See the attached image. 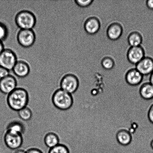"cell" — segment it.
Returning a JSON list of instances; mask_svg holds the SVG:
<instances>
[{"label": "cell", "instance_id": "cell-1", "mask_svg": "<svg viewBox=\"0 0 153 153\" xmlns=\"http://www.w3.org/2000/svg\"><path fill=\"white\" fill-rule=\"evenodd\" d=\"M7 104L13 111H19L27 107L28 102V95L26 90L17 88L7 95Z\"/></svg>", "mask_w": 153, "mask_h": 153}, {"label": "cell", "instance_id": "cell-2", "mask_svg": "<svg viewBox=\"0 0 153 153\" xmlns=\"http://www.w3.org/2000/svg\"><path fill=\"white\" fill-rule=\"evenodd\" d=\"M15 22L20 29H33L36 23L33 13L28 10L19 11L15 16Z\"/></svg>", "mask_w": 153, "mask_h": 153}, {"label": "cell", "instance_id": "cell-3", "mask_svg": "<svg viewBox=\"0 0 153 153\" xmlns=\"http://www.w3.org/2000/svg\"><path fill=\"white\" fill-rule=\"evenodd\" d=\"M52 102L58 109L66 110L72 106L73 99L71 94L59 88L55 91L52 97Z\"/></svg>", "mask_w": 153, "mask_h": 153}, {"label": "cell", "instance_id": "cell-4", "mask_svg": "<svg viewBox=\"0 0 153 153\" xmlns=\"http://www.w3.org/2000/svg\"><path fill=\"white\" fill-rule=\"evenodd\" d=\"M79 82L78 76L69 73L63 76L60 81V88L71 94H74L79 86Z\"/></svg>", "mask_w": 153, "mask_h": 153}, {"label": "cell", "instance_id": "cell-5", "mask_svg": "<svg viewBox=\"0 0 153 153\" xmlns=\"http://www.w3.org/2000/svg\"><path fill=\"white\" fill-rule=\"evenodd\" d=\"M18 43L22 47L28 48L35 43L36 36L33 29H20L17 35Z\"/></svg>", "mask_w": 153, "mask_h": 153}, {"label": "cell", "instance_id": "cell-6", "mask_svg": "<svg viewBox=\"0 0 153 153\" xmlns=\"http://www.w3.org/2000/svg\"><path fill=\"white\" fill-rule=\"evenodd\" d=\"M17 61L16 53L11 49H4L0 54V66L10 71L13 70Z\"/></svg>", "mask_w": 153, "mask_h": 153}, {"label": "cell", "instance_id": "cell-7", "mask_svg": "<svg viewBox=\"0 0 153 153\" xmlns=\"http://www.w3.org/2000/svg\"><path fill=\"white\" fill-rule=\"evenodd\" d=\"M4 140L6 146L12 150L20 149L23 143L22 135L14 134L6 131Z\"/></svg>", "mask_w": 153, "mask_h": 153}, {"label": "cell", "instance_id": "cell-8", "mask_svg": "<svg viewBox=\"0 0 153 153\" xmlns=\"http://www.w3.org/2000/svg\"><path fill=\"white\" fill-rule=\"evenodd\" d=\"M17 88V80L15 76L10 74L0 79V91L8 95Z\"/></svg>", "mask_w": 153, "mask_h": 153}, {"label": "cell", "instance_id": "cell-9", "mask_svg": "<svg viewBox=\"0 0 153 153\" xmlns=\"http://www.w3.org/2000/svg\"><path fill=\"white\" fill-rule=\"evenodd\" d=\"M145 56V49L142 46L130 47L127 52V59L130 63L134 65L138 63Z\"/></svg>", "mask_w": 153, "mask_h": 153}, {"label": "cell", "instance_id": "cell-10", "mask_svg": "<svg viewBox=\"0 0 153 153\" xmlns=\"http://www.w3.org/2000/svg\"><path fill=\"white\" fill-rule=\"evenodd\" d=\"M135 68L143 76L150 75L153 72V60L148 56H145L136 65Z\"/></svg>", "mask_w": 153, "mask_h": 153}, {"label": "cell", "instance_id": "cell-11", "mask_svg": "<svg viewBox=\"0 0 153 153\" xmlns=\"http://www.w3.org/2000/svg\"><path fill=\"white\" fill-rule=\"evenodd\" d=\"M12 70L16 77L19 79H24L29 75L30 67L28 64L25 61L18 60Z\"/></svg>", "mask_w": 153, "mask_h": 153}, {"label": "cell", "instance_id": "cell-12", "mask_svg": "<svg viewBox=\"0 0 153 153\" xmlns=\"http://www.w3.org/2000/svg\"><path fill=\"white\" fill-rule=\"evenodd\" d=\"M125 79L129 85H136L141 83L144 76L136 68H131L126 73Z\"/></svg>", "mask_w": 153, "mask_h": 153}, {"label": "cell", "instance_id": "cell-13", "mask_svg": "<svg viewBox=\"0 0 153 153\" xmlns=\"http://www.w3.org/2000/svg\"><path fill=\"white\" fill-rule=\"evenodd\" d=\"M101 24L97 18L93 16L87 19L84 25L85 32L90 35H94L100 30Z\"/></svg>", "mask_w": 153, "mask_h": 153}, {"label": "cell", "instance_id": "cell-14", "mask_svg": "<svg viewBox=\"0 0 153 153\" xmlns=\"http://www.w3.org/2000/svg\"><path fill=\"white\" fill-rule=\"evenodd\" d=\"M123 33V28L120 24L114 22L111 24L106 30V34L109 39L115 41L120 38Z\"/></svg>", "mask_w": 153, "mask_h": 153}, {"label": "cell", "instance_id": "cell-15", "mask_svg": "<svg viewBox=\"0 0 153 153\" xmlns=\"http://www.w3.org/2000/svg\"><path fill=\"white\" fill-rule=\"evenodd\" d=\"M127 41L130 47L140 46L143 42V37L140 33L134 31L129 34Z\"/></svg>", "mask_w": 153, "mask_h": 153}, {"label": "cell", "instance_id": "cell-16", "mask_svg": "<svg viewBox=\"0 0 153 153\" xmlns=\"http://www.w3.org/2000/svg\"><path fill=\"white\" fill-rule=\"evenodd\" d=\"M140 93L142 97L145 100H150L153 98V86L149 81L145 82L142 85Z\"/></svg>", "mask_w": 153, "mask_h": 153}, {"label": "cell", "instance_id": "cell-17", "mask_svg": "<svg viewBox=\"0 0 153 153\" xmlns=\"http://www.w3.org/2000/svg\"><path fill=\"white\" fill-rule=\"evenodd\" d=\"M44 141L45 145L49 149L54 147L59 144V140L57 135L52 132L46 134Z\"/></svg>", "mask_w": 153, "mask_h": 153}, {"label": "cell", "instance_id": "cell-18", "mask_svg": "<svg viewBox=\"0 0 153 153\" xmlns=\"http://www.w3.org/2000/svg\"><path fill=\"white\" fill-rule=\"evenodd\" d=\"M117 139L118 142L123 145H127L131 141V135L126 130H121L117 134Z\"/></svg>", "mask_w": 153, "mask_h": 153}, {"label": "cell", "instance_id": "cell-19", "mask_svg": "<svg viewBox=\"0 0 153 153\" xmlns=\"http://www.w3.org/2000/svg\"><path fill=\"white\" fill-rule=\"evenodd\" d=\"M17 113L19 118L25 121H29L32 117V112L27 106L19 111Z\"/></svg>", "mask_w": 153, "mask_h": 153}, {"label": "cell", "instance_id": "cell-20", "mask_svg": "<svg viewBox=\"0 0 153 153\" xmlns=\"http://www.w3.org/2000/svg\"><path fill=\"white\" fill-rule=\"evenodd\" d=\"M102 67L106 70H110L113 69L115 65L114 60L110 57H105L101 61Z\"/></svg>", "mask_w": 153, "mask_h": 153}, {"label": "cell", "instance_id": "cell-21", "mask_svg": "<svg viewBox=\"0 0 153 153\" xmlns=\"http://www.w3.org/2000/svg\"><path fill=\"white\" fill-rule=\"evenodd\" d=\"M48 153H70L67 146L64 145L59 144L54 147L49 149Z\"/></svg>", "mask_w": 153, "mask_h": 153}, {"label": "cell", "instance_id": "cell-22", "mask_svg": "<svg viewBox=\"0 0 153 153\" xmlns=\"http://www.w3.org/2000/svg\"><path fill=\"white\" fill-rule=\"evenodd\" d=\"M8 30L6 25L0 22V41L3 42L7 38L8 35Z\"/></svg>", "mask_w": 153, "mask_h": 153}, {"label": "cell", "instance_id": "cell-23", "mask_svg": "<svg viewBox=\"0 0 153 153\" xmlns=\"http://www.w3.org/2000/svg\"><path fill=\"white\" fill-rule=\"evenodd\" d=\"M94 1L93 0H76L75 4L79 7L85 8L91 6Z\"/></svg>", "mask_w": 153, "mask_h": 153}, {"label": "cell", "instance_id": "cell-24", "mask_svg": "<svg viewBox=\"0 0 153 153\" xmlns=\"http://www.w3.org/2000/svg\"><path fill=\"white\" fill-rule=\"evenodd\" d=\"M10 74L9 70L0 66V79L5 77Z\"/></svg>", "mask_w": 153, "mask_h": 153}, {"label": "cell", "instance_id": "cell-25", "mask_svg": "<svg viewBox=\"0 0 153 153\" xmlns=\"http://www.w3.org/2000/svg\"><path fill=\"white\" fill-rule=\"evenodd\" d=\"M145 4L149 10H153V0H148L145 1Z\"/></svg>", "mask_w": 153, "mask_h": 153}, {"label": "cell", "instance_id": "cell-26", "mask_svg": "<svg viewBox=\"0 0 153 153\" xmlns=\"http://www.w3.org/2000/svg\"><path fill=\"white\" fill-rule=\"evenodd\" d=\"M26 151V153H43L41 150L37 148H31Z\"/></svg>", "mask_w": 153, "mask_h": 153}, {"label": "cell", "instance_id": "cell-27", "mask_svg": "<svg viewBox=\"0 0 153 153\" xmlns=\"http://www.w3.org/2000/svg\"><path fill=\"white\" fill-rule=\"evenodd\" d=\"M148 117L150 121L153 124V105L149 109Z\"/></svg>", "mask_w": 153, "mask_h": 153}, {"label": "cell", "instance_id": "cell-28", "mask_svg": "<svg viewBox=\"0 0 153 153\" xmlns=\"http://www.w3.org/2000/svg\"><path fill=\"white\" fill-rule=\"evenodd\" d=\"M13 153H26V151L20 148V149L13 151Z\"/></svg>", "mask_w": 153, "mask_h": 153}, {"label": "cell", "instance_id": "cell-29", "mask_svg": "<svg viewBox=\"0 0 153 153\" xmlns=\"http://www.w3.org/2000/svg\"><path fill=\"white\" fill-rule=\"evenodd\" d=\"M4 46L3 42L0 41V54L4 50Z\"/></svg>", "mask_w": 153, "mask_h": 153}, {"label": "cell", "instance_id": "cell-30", "mask_svg": "<svg viewBox=\"0 0 153 153\" xmlns=\"http://www.w3.org/2000/svg\"><path fill=\"white\" fill-rule=\"evenodd\" d=\"M149 82L153 86V72L150 76Z\"/></svg>", "mask_w": 153, "mask_h": 153}, {"label": "cell", "instance_id": "cell-31", "mask_svg": "<svg viewBox=\"0 0 153 153\" xmlns=\"http://www.w3.org/2000/svg\"><path fill=\"white\" fill-rule=\"evenodd\" d=\"M151 147H152V149H153V140L152 141V142H151Z\"/></svg>", "mask_w": 153, "mask_h": 153}]
</instances>
